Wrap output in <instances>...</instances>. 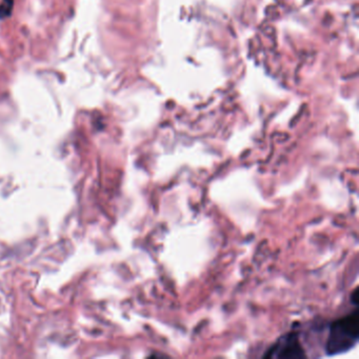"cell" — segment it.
<instances>
[{"label": "cell", "mask_w": 359, "mask_h": 359, "mask_svg": "<svg viewBox=\"0 0 359 359\" xmlns=\"http://www.w3.org/2000/svg\"><path fill=\"white\" fill-rule=\"evenodd\" d=\"M359 335L358 311L348 314L330 324L329 335L325 341V352L328 355H337L352 349Z\"/></svg>", "instance_id": "1"}, {"label": "cell", "mask_w": 359, "mask_h": 359, "mask_svg": "<svg viewBox=\"0 0 359 359\" xmlns=\"http://www.w3.org/2000/svg\"><path fill=\"white\" fill-rule=\"evenodd\" d=\"M306 356L299 335L295 332L281 336L265 354V357L276 358H303Z\"/></svg>", "instance_id": "2"}, {"label": "cell", "mask_w": 359, "mask_h": 359, "mask_svg": "<svg viewBox=\"0 0 359 359\" xmlns=\"http://www.w3.org/2000/svg\"><path fill=\"white\" fill-rule=\"evenodd\" d=\"M13 2L14 0H3L0 4V19H4L10 15L13 9Z\"/></svg>", "instance_id": "3"}, {"label": "cell", "mask_w": 359, "mask_h": 359, "mask_svg": "<svg viewBox=\"0 0 359 359\" xmlns=\"http://www.w3.org/2000/svg\"><path fill=\"white\" fill-rule=\"evenodd\" d=\"M351 299L353 300V303L355 304V305H357V303H358V291H357V289L353 292V294H352V297H351Z\"/></svg>", "instance_id": "4"}]
</instances>
